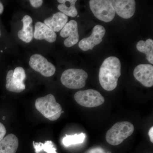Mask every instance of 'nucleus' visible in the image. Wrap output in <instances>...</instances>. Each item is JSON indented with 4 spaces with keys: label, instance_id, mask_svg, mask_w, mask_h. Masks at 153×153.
Masks as SVG:
<instances>
[{
    "label": "nucleus",
    "instance_id": "obj_4",
    "mask_svg": "<svg viewBox=\"0 0 153 153\" xmlns=\"http://www.w3.org/2000/svg\"><path fill=\"white\" fill-rule=\"evenodd\" d=\"M88 74L81 69L71 68L63 71L60 80L63 85L70 89H79L85 86Z\"/></svg>",
    "mask_w": 153,
    "mask_h": 153
},
{
    "label": "nucleus",
    "instance_id": "obj_14",
    "mask_svg": "<svg viewBox=\"0 0 153 153\" xmlns=\"http://www.w3.org/2000/svg\"><path fill=\"white\" fill-rule=\"evenodd\" d=\"M68 17L61 12H57L52 17L44 20V24L54 32H58L64 27L68 22Z\"/></svg>",
    "mask_w": 153,
    "mask_h": 153
},
{
    "label": "nucleus",
    "instance_id": "obj_25",
    "mask_svg": "<svg viewBox=\"0 0 153 153\" xmlns=\"http://www.w3.org/2000/svg\"><path fill=\"white\" fill-rule=\"evenodd\" d=\"M4 7L3 4L1 2H0V14L2 13L3 11H4Z\"/></svg>",
    "mask_w": 153,
    "mask_h": 153
},
{
    "label": "nucleus",
    "instance_id": "obj_18",
    "mask_svg": "<svg viewBox=\"0 0 153 153\" xmlns=\"http://www.w3.org/2000/svg\"><path fill=\"white\" fill-rule=\"evenodd\" d=\"M138 51L146 54V59L151 64H153V40L147 39L146 41L141 40L137 44Z\"/></svg>",
    "mask_w": 153,
    "mask_h": 153
},
{
    "label": "nucleus",
    "instance_id": "obj_2",
    "mask_svg": "<svg viewBox=\"0 0 153 153\" xmlns=\"http://www.w3.org/2000/svg\"><path fill=\"white\" fill-rule=\"evenodd\" d=\"M35 105L41 114L51 121L57 120L62 114V107L52 94L37 99Z\"/></svg>",
    "mask_w": 153,
    "mask_h": 153
},
{
    "label": "nucleus",
    "instance_id": "obj_24",
    "mask_svg": "<svg viewBox=\"0 0 153 153\" xmlns=\"http://www.w3.org/2000/svg\"><path fill=\"white\" fill-rule=\"evenodd\" d=\"M149 136L151 142L153 143V127H152L149 131Z\"/></svg>",
    "mask_w": 153,
    "mask_h": 153
},
{
    "label": "nucleus",
    "instance_id": "obj_12",
    "mask_svg": "<svg viewBox=\"0 0 153 153\" xmlns=\"http://www.w3.org/2000/svg\"><path fill=\"white\" fill-rule=\"evenodd\" d=\"M60 36L63 38L68 37L64 41L66 47H71L77 44L79 40L77 22L74 20H71L66 23L61 30Z\"/></svg>",
    "mask_w": 153,
    "mask_h": 153
},
{
    "label": "nucleus",
    "instance_id": "obj_26",
    "mask_svg": "<svg viewBox=\"0 0 153 153\" xmlns=\"http://www.w3.org/2000/svg\"><path fill=\"white\" fill-rule=\"evenodd\" d=\"M3 120H5V117H3Z\"/></svg>",
    "mask_w": 153,
    "mask_h": 153
},
{
    "label": "nucleus",
    "instance_id": "obj_11",
    "mask_svg": "<svg viewBox=\"0 0 153 153\" xmlns=\"http://www.w3.org/2000/svg\"><path fill=\"white\" fill-rule=\"evenodd\" d=\"M134 76L137 81L146 87L153 85V66L150 64H141L134 69Z\"/></svg>",
    "mask_w": 153,
    "mask_h": 153
},
{
    "label": "nucleus",
    "instance_id": "obj_3",
    "mask_svg": "<svg viewBox=\"0 0 153 153\" xmlns=\"http://www.w3.org/2000/svg\"><path fill=\"white\" fill-rule=\"evenodd\" d=\"M133 125L128 121L119 122L113 126L107 132L105 139L107 142L112 146H117L133 133Z\"/></svg>",
    "mask_w": 153,
    "mask_h": 153
},
{
    "label": "nucleus",
    "instance_id": "obj_21",
    "mask_svg": "<svg viewBox=\"0 0 153 153\" xmlns=\"http://www.w3.org/2000/svg\"><path fill=\"white\" fill-rule=\"evenodd\" d=\"M86 153H111L110 152L106 153L103 149L100 147L92 148L88 150Z\"/></svg>",
    "mask_w": 153,
    "mask_h": 153
},
{
    "label": "nucleus",
    "instance_id": "obj_15",
    "mask_svg": "<svg viewBox=\"0 0 153 153\" xmlns=\"http://www.w3.org/2000/svg\"><path fill=\"white\" fill-rule=\"evenodd\" d=\"M23 26L22 30L18 32V37L22 41L29 43L33 40L34 32L32 25L33 19L30 16L26 15L22 20Z\"/></svg>",
    "mask_w": 153,
    "mask_h": 153
},
{
    "label": "nucleus",
    "instance_id": "obj_13",
    "mask_svg": "<svg viewBox=\"0 0 153 153\" xmlns=\"http://www.w3.org/2000/svg\"><path fill=\"white\" fill-rule=\"evenodd\" d=\"M34 37L36 40H45L49 43H53L57 39V35L44 23L37 22L35 25Z\"/></svg>",
    "mask_w": 153,
    "mask_h": 153
},
{
    "label": "nucleus",
    "instance_id": "obj_19",
    "mask_svg": "<svg viewBox=\"0 0 153 153\" xmlns=\"http://www.w3.org/2000/svg\"><path fill=\"white\" fill-rule=\"evenodd\" d=\"M33 146L35 149L36 153H40L41 152H46L47 153H57V149L52 141L48 140L44 143L33 142Z\"/></svg>",
    "mask_w": 153,
    "mask_h": 153
},
{
    "label": "nucleus",
    "instance_id": "obj_8",
    "mask_svg": "<svg viewBox=\"0 0 153 153\" xmlns=\"http://www.w3.org/2000/svg\"><path fill=\"white\" fill-rule=\"evenodd\" d=\"M29 64L33 70L46 77H50L55 74L56 68L44 56L35 54L30 57Z\"/></svg>",
    "mask_w": 153,
    "mask_h": 153
},
{
    "label": "nucleus",
    "instance_id": "obj_22",
    "mask_svg": "<svg viewBox=\"0 0 153 153\" xmlns=\"http://www.w3.org/2000/svg\"><path fill=\"white\" fill-rule=\"evenodd\" d=\"M30 2L31 5L35 8H38L41 7L43 4L42 0H30Z\"/></svg>",
    "mask_w": 153,
    "mask_h": 153
},
{
    "label": "nucleus",
    "instance_id": "obj_23",
    "mask_svg": "<svg viewBox=\"0 0 153 153\" xmlns=\"http://www.w3.org/2000/svg\"><path fill=\"white\" fill-rule=\"evenodd\" d=\"M6 134V129L4 126L0 123V142L4 137Z\"/></svg>",
    "mask_w": 153,
    "mask_h": 153
},
{
    "label": "nucleus",
    "instance_id": "obj_7",
    "mask_svg": "<svg viewBox=\"0 0 153 153\" xmlns=\"http://www.w3.org/2000/svg\"><path fill=\"white\" fill-rule=\"evenodd\" d=\"M26 77L25 69L22 67H17L14 70H10L6 78L7 90L16 93H20L25 90Z\"/></svg>",
    "mask_w": 153,
    "mask_h": 153
},
{
    "label": "nucleus",
    "instance_id": "obj_10",
    "mask_svg": "<svg viewBox=\"0 0 153 153\" xmlns=\"http://www.w3.org/2000/svg\"><path fill=\"white\" fill-rule=\"evenodd\" d=\"M111 2L115 13L121 18L130 19L134 14L136 2L134 0H112Z\"/></svg>",
    "mask_w": 153,
    "mask_h": 153
},
{
    "label": "nucleus",
    "instance_id": "obj_17",
    "mask_svg": "<svg viewBox=\"0 0 153 153\" xmlns=\"http://www.w3.org/2000/svg\"><path fill=\"white\" fill-rule=\"evenodd\" d=\"M60 4L57 8L66 16L71 17H76L77 15V11L75 7L76 0H58Z\"/></svg>",
    "mask_w": 153,
    "mask_h": 153
},
{
    "label": "nucleus",
    "instance_id": "obj_9",
    "mask_svg": "<svg viewBox=\"0 0 153 153\" xmlns=\"http://www.w3.org/2000/svg\"><path fill=\"white\" fill-rule=\"evenodd\" d=\"M105 33V30L101 25L94 26L90 36L82 39L79 43V47L83 51L92 50L94 47L98 45L102 41Z\"/></svg>",
    "mask_w": 153,
    "mask_h": 153
},
{
    "label": "nucleus",
    "instance_id": "obj_20",
    "mask_svg": "<svg viewBox=\"0 0 153 153\" xmlns=\"http://www.w3.org/2000/svg\"><path fill=\"white\" fill-rule=\"evenodd\" d=\"M86 135L83 133L79 134H76L72 135L66 134L62 140V143L65 146L68 147L71 145L79 144L84 142Z\"/></svg>",
    "mask_w": 153,
    "mask_h": 153
},
{
    "label": "nucleus",
    "instance_id": "obj_16",
    "mask_svg": "<svg viewBox=\"0 0 153 153\" xmlns=\"http://www.w3.org/2000/svg\"><path fill=\"white\" fill-rule=\"evenodd\" d=\"M19 147V140L13 134H9L0 142V153H16Z\"/></svg>",
    "mask_w": 153,
    "mask_h": 153
},
{
    "label": "nucleus",
    "instance_id": "obj_27",
    "mask_svg": "<svg viewBox=\"0 0 153 153\" xmlns=\"http://www.w3.org/2000/svg\"><path fill=\"white\" fill-rule=\"evenodd\" d=\"M1 30H0V36H1Z\"/></svg>",
    "mask_w": 153,
    "mask_h": 153
},
{
    "label": "nucleus",
    "instance_id": "obj_6",
    "mask_svg": "<svg viewBox=\"0 0 153 153\" xmlns=\"http://www.w3.org/2000/svg\"><path fill=\"white\" fill-rule=\"evenodd\" d=\"M74 98L77 103L86 108L100 106L105 101L101 94L92 89L77 91L74 94Z\"/></svg>",
    "mask_w": 153,
    "mask_h": 153
},
{
    "label": "nucleus",
    "instance_id": "obj_1",
    "mask_svg": "<svg viewBox=\"0 0 153 153\" xmlns=\"http://www.w3.org/2000/svg\"><path fill=\"white\" fill-rule=\"evenodd\" d=\"M121 75V63L117 57L111 56L103 61L100 69L99 79L105 90L111 91L117 85L118 79Z\"/></svg>",
    "mask_w": 153,
    "mask_h": 153
},
{
    "label": "nucleus",
    "instance_id": "obj_5",
    "mask_svg": "<svg viewBox=\"0 0 153 153\" xmlns=\"http://www.w3.org/2000/svg\"><path fill=\"white\" fill-rule=\"evenodd\" d=\"M89 6L96 18L105 22H109L114 19L115 12L108 0H91Z\"/></svg>",
    "mask_w": 153,
    "mask_h": 153
}]
</instances>
